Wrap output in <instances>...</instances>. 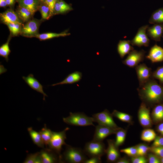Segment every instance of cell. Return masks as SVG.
<instances>
[{"mask_svg":"<svg viewBox=\"0 0 163 163\" xmlns=\"http://www.w3.org/2000/svg\"><path fill=\"white\" fill-rule=\"evenodd\" d=\"M22 78L31 88L42 94L43 95V100H45V97H47V95L44 92L43 86L34 77L33 75L30 74L27 77L23 76Z\"/></svg>","mask_w":163,"mask_h":163,"instance_id":"cell-15","label":"cell"},{"mask_svg":"<svg viewBox=\"0 0 163 163\" xmlns=\"http://www.w3.org/2000/svg\"><path fill=\"white\" fill-rule=\"evenodd\" d=\"M151 24H163V7L154 11L152 14L149 21Z\"/></svg>","mask_w":163,"mask_h":163,"instance_id":"cell-25","label":"cell"},{"mask_svg":"<svg viewBox=\"0 0 163 163\" xmlns=\"http://www.w3.org/2000/svg\"><path fill=\"white\" fill-rule=\"evenodd\" d=\"M17 14L19 18L23 21L26 22L29 21L34 14L28 9L19 6Z\"/></svg>","mask_w":163,"mask_h":163,"instance_id":"cell-28","label":"cell"},{"mask_svg":"<svg viewBox=\"0 0 163 163\" xmlns=\"http://www.w3.org/2000/svg\"><path fill=\"white\" fill-rule=\"evenodd\" d=\"M39 7L42 18L43 20H48L53 15L49 7L44 2Z\"/></svg>","mask_w":163,"mask_h":163,"instance_id":"cell-34","label":"cell"},{"mask_svg":"<svg viewBox=\"0 0 163 163\" xmlns=\"http://www.w3.org/2000/svg\"><path fill=\"white\" fill-rule=\"evenodd\" d=\"M40 24V22L35 19L30 20L22 27L20 34L26 37H35L38 34Z\"/></svg>","mask_w":163,"mask_h":163,"instance_id":"cell-12","label":"cell"},{"mask_svg":"<svg viewBox=\"0 0 163 163\" xmlns=\"http://www.w3.org/2000/svg\"><path fill=\"white\" fill-rule=\"evenodd\" d=\"M120 151L121 152L124 153L131 157L137 155V149L136 146L122 149H121Z\"/></svg>","mask_w":163,"mask_h":163,"instance_id":"cell-38","label":"cell"},{"mask_svg":"<svg viewBox=\"0 0 163 163\" xmlns=\"http://www.w3.org/2000/svg\"><path fill=\"white\" fill-rule=\"evenodd\" d=\"M136 146L137 155L145 156L149 151L150 149V147L143 144H140L136 145Z\"/></svg>","mask_w":163,"mask_h":163,"instance_id":"cell-37","label":"cell"},{"mask_svg":"<svg viewBox=\"0 0 163 163\" xmlns=\"http://www.w3.org/2000/svg\"><path fill=\"white\" fill-rule=\"evenodd\" d=\"M139 95L146 105L163 103V85L152 78L137 89Z\"/></svg>","mask_w":163,"mask_h":163,"instance_id":"cell-1","label":"cell"},{"mask_svg":"<svg viewBox=\"0 0 163 163\" xmlns=\"http://www.w3.org/2000/svg\"><path fill=\"white\" fill-rule=\"evenodd\" d=\"M146 52L143 50L137 51L133 50L129 54L123 63L130 68L135 67L144 59Z\"/></svg>","mask_w":163,"mask_h":163,"instance_id":"cell-9","label":"cell"},{"mask_svg":"<svg viewBox=\"0 0 163 163\" xmlns=\"http://www.w3.org/2000/svg\"><path fill=\"white\" fill-rule=\"evenodd\" d=\"M108 146L106 150L105 153L108 161L110 162H116L120 158V154L118 147L115 144V141L113 140H107Z\"/></svg>","mask_w":163,"mask_h":163,"instance_id":"cell-17","label":"cell"},{"mask_svg":"<svg viewBox=\"0 0 163 163\" xmlns=\"http://www.w3.org/2000/svg\"><path fill=\"white\" fill-rule=\"evenodd\" d=\"M58 0H45L44 2L49 7L51 12L53 14V10L55 5Z\"/></svg>","mask_w":163,"mask_h":163,"instance_id":"cell-44","label":"cell"},{"mask_svg":"<svg viewBox=\"0 0 163 163\" xmlns=\"http://www.w3.org/2000/svg\"><path fill=\"white\" fill-rule=\"evenodd\" d=\"M148 25L142 26L139 28L133 39L130 40L132 46H136L139 47L142 46L148 47L149 46L150 40L146 33Z\"/></svg>","mask_w":163,"mask_h":163,"instance_id":"cell-7","label":"cell"},{"mask_svg":"<svg viewBox=\"0 0 163 163\" xmlns=\"http://www.w3.org/2000/svg\"><path fill=\"white\" fill-rule=\"evenodd\" d=\"M153 122L159 123L163 121V103L155 105L151 114Z\"/></svg>","mask_w":163,"mask_h":163,"instance_id":"cell-21","label":"cell"},{"mask_svg":"<svg viewBox=\"0 0 163 163\" xmlns=\"http://www.w3.org/2000/svg\"><path fill=\"white\" fill-rule=\"evenodd\" d=\"M147 159L149 163H161L160 158L152 153L148 154Z\"/></svg>","mask_w":163,"mask_h":163,"instance_id":"cell-41","label":"cell"},{"mask_svg":"<svg viewBox=\"0 0 163 163\" xmlns=\"http://www.w3.org/2000/svg\"><path fill=\"white\" fill-rule=\"evenodd\" d=\"M113 115L107 109L103 111L94 114L92 117L94 122L98 124L104 125L113 128H118L119 127L114 121Z\"/></svg>","mask_w":163,"mask_h":163,"instance_id":"cell-6","label":"cell"},{"mask_svg":"<svg viewBox=\"0 0 163 163\" xmlns=\"http://www.w3.org/2000/svg\"><path fill=\"white\" fill-rule=\"evenodd\" d=\"M146 58L149 60L152 63L163 61V48L155 44L150 49Z\"/></svg>","mask_w":163,"mask_h":163,"instance_id":"cell-14","label":"cell"},{"mask_svg":"<svg viewBox=\"0 0 163 163\" xmlns=\"http://www.w3.org/2000/svg\"><path fill=\"white\" fill-rule=\"evenodd\" d=\"M147 34L150 39L156 42H159L163 35V24H155L149 27Z\"/></svg>","mask_w":163,"mask_h":163,"instance_id":"cell-16","label":"cell"},{"mask_svg":"<svg viewBox=\"0 0 163 163\" xmlns=\"http://www.w3.org/2000/svg\"><path fill=\"white\" fill-rule=\"evenodd\" d=\"M82 74L79 71H75L69 74L63 81L51 86H54L58 85L71 84L79 81L82 79Z\"/></svg>","mask_w":163,"mask_h":163,"instance_id":"cell-20","label":"cell"},{"mask_svg":"<svg viewBox=\"0 0 163 163\" xmlns=\"http://www.w3.org/2000/svg\"><path fill=\"white\" fill-rule=\"evenodd\" d=\"M152 77L158 80L159 83L163 85V66L158 67L152 72Z\"/></svg>","mask_w":163,"mask_h":163,"instance_id":"cell-36","label":"cell"},{"mask_svg":"<svg viewBox=\"0 0 163 163\" xmlns=\"http://www.w3.org/2000/svg\"><path fill=\"white\" fill-rule=\"evenodd\" d=\"M117 163H129V161L126 158H120L116 162Z\"/></svg>","mask_w":163,"mask_h":163,"instance_id":"cell-46","label":"cell"},{"mask_svg":"<svg viewBox=\"0 0 163 163\" xmlns=\"http://www.w3.org/2000/svg\"><path fill=\"white\" fill-rule=\"evenodd\" d=\"M24 163H42V161L40 155V152L28 154Z\"/></svg>","mask_w":163,"mask_h":163,"instance_id":"cell-33","label":"cell"},{"mask_svg":"<svg viewBox=\"0 0 163 163\" xmlns=\"http://www.w3.org/2000/svg\"><path fill=\"white\" fill-rule=\"evenodd\" d=\"M131 161L133 163H146L148 162L145 156L137 155L132 157Z\"/></svg>","mask_w":163,"mask_h":163,"instance_id":"cell-40","label":"cell"},{"mask_svg":"<svg viewBox=\"0 0 163 163\" xmlns=\"http://www.w3.org/2000/svg\"><path fill=\"white\" fill-rule=\"evenodd\" d=\"M161 163H163V157L160 158Z\"/></svg>","mask_w":163,"mask_h":163,"instance_id":"cell-49","label":"cell"},{"mask_svg":"<svg viewBox=\"0 0 163 163\" xmlns=\"http://www.w3.org/2000/svg\"><path fill=\"white\" fill-rule=\"evenodd\" d=\"M40 155L43 163H54L62 161V156L46 147L40 152Z\"/></svg>","mask_w":163,"mask_h":163,"instance_id":"cell-13","label":"cell"},{"mask_svg":"<svg viewBox=\"0 0 163 163\" xmlns=\"http://www.w3.org/2000/svg\"><path fill=\"white\" fill-rule=\"evenodd\" d=\"M70 34L66 32H64L59 33H46L41 34H38L35 37L39 39L40 40H44L61 37H65L69 35Z\"/></svg>","mask_w":163,"mask_h":163,"instance_id":"cell-26","label":"cell"},{"mask_svg":"<svg viewBox=\"0 0 163 163\" xmlns=\"http://www.w3.org/2000/svg\"><path fill=\"white\" fill-rule=\"evenodd\" d=\"M120 128H113L104 125L98 124L96 126L93 140L102 142L106 137L111 135L116 134Z\"/></svg>","mask_w":163,"mask_h":163,"instance_id":"cell-11","label":"cell"},{"mask_svg":"<svg viewBox=\"0 0 163 163\" xmlns=\"http://www.w3.org/2000/svg\"><path fill=\"white\" fill-rule=\"evenodd\" d=\"M40 1L42 2H44L45 0H40Z\"/></svg>","mask_w":163,"mask_h":163,"instance_id":"cell-50","label":"cell"},{"mask_svg":"<svg viewBox=\"0 0 163 163\" xmlns=\"http://www.w3.org/2000/svg\"><path fill=\"white\" fill-rule=\"evenodd\" d=\"M149 151L159 158L163 157V146H151Z\"/></svg>","mask_w":163,"mask_h":163,"instance_id":"cell-39","label":"cell"},{"mask_svg":"<svg viewBox=\"0 0 163 163\" xmlns=\"http://www.w3.org/2000/svg\"><path fill=\"white\" fill-rule=\"evenodd\" d=\"M19 6L25 7L34 14L39 8L38 0H19Z\"/></svg>","mask_w":163,"mask_h":163,"instance_id":"cell-23","label":"cell"},{"mask_svg":"<svg viewBox=\"0 0 163 163\" xmlns=\"http://www.w3.org/2000/svg\"><path fill=\"white\" fill-rule=\"evenodd\" d=\"M63 157L66 161L71 163H83L86 159L81 149L68 145L63 153Z\"/></svg>","mask_w":163,"mask_h":163,"instance_id":"cell-4","label":"cell"},{"mask_svg":"<svg viewBox=\"0 0 163 163\" xmlns=\"http://www.w3.org/2000/svg\"><path fill=\"white\" fill-rule=\"evenodd\" d=\"M135 70L139 83V86L145 83L152 78V69L144 63L140 64L135 67Z\"/></svg>","mask_w":163,"mask_h":163,"instance_id":"cell-10","label":"cell"},{"mask_svg":"<svg viewBox=\"0 0 163 163\" xmlns=\"http://www.w3.org/2000/svg\"><path fill=\"white\" fill-rule=\"evenodd\" d=\"M72 10V7L62 0H58L53 10V14H64Z\"/></svg>","mask_w":163,"mask_h":163,"instance_id":"cell-22","label":"cell"},{"mask_svg":"<svg viewBox=\"0 0 163 163\" xmlns=\"http://www.w3.org/2000/svg\"><path fill=\"white\" fill-rule=\"evenodd\" d=\"M7 5L6 0H0V6L5 7Z\"/></svg>","mask_w":163,"mask_h":163,"instance_id":"cell-47","label":"cell"},{"mask_svg":"<svg viewBox=\"0 0 163 163\" xmlns=\"http://www.w3.org/2000/svg\"><path fill=\"white\" fill-rule=\"evenodd\" d=\"M157 130L161 136H163V121L159 123L157 126Z\"/></svg>","mask_w":163,"mask_h":163,"instance_id":"cell-45","label":"cell"},{"mask_svg":"<svg viewBox=\"0 0 163 163\" xmlns=\"http://www.w3.org/2000/svg\"><path fill=\"white\" fill-rule=\"evenodd\" d=\"M27 131L34 143L38 147L44 148L45 145L39 132L34 130L32 127L28 128Z\"/></svg>","mask_w":163,"mask_h":163,"instance_id":"cell-24","label":"cell"},{"mask_svg":"<svg viewBox=\"0 0 163 163\" xmlns=\"http://www.w3.org/2000/svg\"><path fill=\"white\" fill-rule=\"evenodd\" d=\"M156 136V133L153 129L146 128L142 131L141 139L144 141L149 142L154 141Z\"/></svg>","mask_w":163,"mask_h":163,"instance_id":"cell-27","label":"cell"},{"mask_svg":"<svg viewBox=\"0 0 163 163\" xmlns=\"http://www.w3.org/2000/svg\"><path fill=\"white\" fill-rule=\"evenodd\" d=\"M10 40L9 38L7 41L0 47V56L4 58L7 62L8 60V56L11 52L9 46Z\"/></svg>","mask_w":163,"mask_h":163,"instance_id":"cell-32","label":"cell"},{"mask_svg":"<svg viewBox=\"0 0 163 163\" xmlns=\"http://www.w3.org/2000/svg\"><path fill=\"white\" fill-rule=\"evenodd\" d=\"M133 50L134 49L131 44L130 40H120L118 44L117 50L121 58Z\"/></svg>","mask_w":163,"mask_h":163,"instance_id":"cell-19","label":"cell"},{"mask_svg":"<svg viewBox=\"0 0 163 163\" xmlns=\"http://www.w3.org/2000/svg\"><path fill=\"white\" fill-rule=\"evenodd\" d=\"M101 162V158L98 157H91L89 159H86L84 163H100Z\"/></svg>","mask_w":163,"mask_h":163,"instance_id":"cell-43","label":"cell"},{"mask_svg":"<svg viewBox=\"0 0 163 163\" xmlns=\"http://www.w3.org/2000/svg\"><path fill=\"white\" fill-rule=\"evenodd\" d=\"M113 116L123 122L131 123L132 117L129 114L114 110L112 113Z\"/></svg>","mask_w":163,"mask_h":163,"instance_id":"cell-30","label":"cell"},{"mask_svg":"<svg viewBox=\"0 0 163 163\" xmlns=\"http://www.w3.org/2000/svg\"><path fill=\"white\" fill-rule=\"evenodd\" d=\"M63 121L71 125L78 126H86L92 125L94 122L92 117H90L81 112L70 113L69 115L63 118Z\"/></svg>","mask_w":163,"mask_h":163,"instance_id":"cell-2","label":"cell"},{"mask_svg":"<svg viewBox=\"0 0 163 163\" xmlns=\"http://www.w3.org/2000/svg\"><path fill=\"white\" fill-rule=\"evenodd\" d=\"M162 38H163V36H162Z\"/></svg>","mask_w":163,"mask_h":163,"instance_id":"cell-51","label":"cell"},{"mask_svg":"<svg viewBox=\"0 0 163 163\" xmlns=\"http://www.w3.org/2000/svg\"><path fill=\"white\" fill-rule=\"evenodd\" d=\"M0 17L2 21L5 24L10 23L22 24L17 14L11 9H8L1 13Z\"/></svg>","mask_w":163,"mask_h":163,"instance_id":"cell-18","label":"cell"},{"mask_svg":"<svg viewBox=\"0 0 163 163\" xmlns=\"http://www.w3.org/2000/svg\"><path fill=\"white\" fill-rule=\"evenodd\" d=\"M10 31L14 36H16L20 33L22 28V24L19 23H10L6 24Z\"/></svg>","mask_w":163,"mask_h":163,"instance_id":"cell-35","label":"cell"},{"mask_svg":"<svg viewBox=\"0 0 163 163\" xmlns=\"http://www.w3.org/2000/svg\"><path fill=\"white\" fill-rule=\"evenodd\" d=\"M7 5H13L15 2V0H6Z\"/></svg>","mask_w":163,"mask_h":163,"instance_id":"cell-48","label":"cell"},{"mask_svg":"<svg viewBox=\"0 0 163 163\" xmlns=\"http://www.w3.org/2000/svg\"><path fill=\"white\" fill-rule=\"evenodd\" d=\"M116 139L115 141L116 146L118 147L124 143L126 136V131L125 130L120 128L116 132Z\"/></svg>","mask_w":163,"mask_h":163,"instance_id":"cell-31","label":"cell"},{"mask_svg":"<svg viewBox=\"0 0 163 163\" xmlns=\"http://www.w3.org/2000/svg\"><path fill=\"white\" fill-rule=\"evenodd\" d=\"M69 128L66 127L64 130L59 132L53 131L51 138L48 145L49 148L52 150L59 155L63 145H66L65 140L66 138V132Z\"/></svg>","mask_w":163,"mask_h":163,"instance_id":"cell-3","label":"cell"},{"mask_svg":"<svg viewBox=\"0 0 163 163\" xmlns=\"http://www.w3.org/2000/svg\"><path fill=\"white\" fill-rule=\"evenodd\" d=\"M152 146H163V136H156Z\"/></svg>","mask_w":163,"mask_h":163,"instance_id":"cell-42","label":"cell"},{"mask_svg":"<svg viewBox=\"0 0 163 163\" xmlns=\"http://www.w3.org/2000/svg\"><path fill=\"white\" fill-rule=\"evenodd\" d=\"M44 145L47 147L52 137L53 131L48 128L46 125L39 131Z\"/></svg>","mask_w":163,"mask_h":163,"instance_id":"cell-29","label":"cell"},{"mask_svg":"<svg viewBox=\"0 0 163 163\" xmlns=\"http://www.w3.org/2000/svg\"><path fill=\"white\" fill-rule=\"evenodd\" d=\"M105 145L102 142L93 140L86 144L84 152L89 156L101 157L105 153Z\"/></svg>","mask_w":163,"mask_h":163,"instance_id":"cell-5","label":"cell"},{"mask_svg":"<svg viewBox=\"0 0 163 163\" xmlns=\"http://www.w3.org/2000/svg\"><path fill=\"white\" fill-rule=\"evenodd\" d=\"M138 118L140 124L145 128H149L153 121L149 108L143 102L141 104L138 111Z\"/></svg>","mask_w":163,"mask_h":163,"instance_id":"cell-8","label":"cell"}]
</instances>
